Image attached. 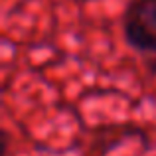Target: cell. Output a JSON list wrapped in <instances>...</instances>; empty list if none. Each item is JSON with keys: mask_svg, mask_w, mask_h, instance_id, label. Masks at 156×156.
Listing matches in <instances>:
<instances>
[{"mask_svg": "<svg viewBox=\"0 0 156 156\" xmlns=\"http://www.w3.org/2000/svg\"><path fill=\"white\" fill-rule=\"evenodd\" d=\"M122 38L133 50L156 53V0H133L122 16Z\"/></svg>", "mask_w": 156, "mask_h": 156, "instance_id": "obj_1", "label": "cell"}, {"mask_svg": "<svg viewBox=\"0 0 156 156\" xmlns=\"http://www.w3.org/2000/svg\"><path fill=\"white\" fill-rule=\"evenodd\" d=\"M81 2H91V0H81Z\"/></svg>", "mask_w": 156, "mask_h": 156, "instance_id": "obj_2", "label": "cell"}]
</instances>
